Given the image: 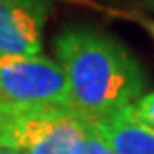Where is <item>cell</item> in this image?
I'll return each instance as SVG.
<instances>
[{
  "label": "cell",
  "mask_w": 154,
  "mask_h": 154,
  "mask_svg": "<svg viewBox=\"0 0 154 154\" xmlns=\"http://www.w3.org/2000/svg\"><path fill=\"white\" fill-rule=\"evenodd\" d=\"M56 54L68 82L70 106L86 118L110 116L142 96V66L112 36L88 26L66 28L56 38Z\"/></svg>",
  "instance_id": "obj_1"
},
{
  "label": "cell",
  "mask_w": 154,
  "mask_h": 154,
  "mask_svg": "<svg viewBox=\"0 0 154 154\" xmlns=\"http://www.w3.org/2000/svg\"><path fill=\"white\" fill-rule=\"evenodd\" d=\"M88 122L64 104L0 102V148L18 154H80Z\"/></svg>",
  "instance_id": "obj_2"
},
{
  "label": "cell",
  "mask_w": 154,
  "mask_h": 154,
  "mask_svg": "<svg viewBox=\"0 0 154 154\" xmlns=\"http://www.w3.org/2000/svg\"><path fill=\"white\" fill-rule=\"evenodd\" d=\"M0 102L70 106L68 82L62 66L40 54H0Z\"/></svg>",
  "instance_id": "obj_3"
},
{
  "label": "cell",
  "mask_w": 154,
  "mask_h": 154,
  "mask_svg": "<svg viewBox=\"0 0 154 154\" xmlns=\"http://www.w3.org/2000/svg\"><path fill=\"white\" fill-rule=\"evenodd\" d=\"M46 14V0H0V54H40Z\"/></svg>",
  "instance_id": "obj_4"
},
{
  "label": "cell",
  "mask_w": 154,
  "mask_h": 154,
  "mask_svg": "<svg viewBox=\"0 0 154 154\" xmlns=\"http://www.w3.org/2000/svg\"><path fill=\"white\" fill-rule=\"evenodd\" d=\"M90 122L118 154H154V128L140 122L132 106Z\"/></svg>",
  "instance_id": "obj_5"
},
{
  "label": "cell",
  "mask_w": 154,
  "mask_h": 154,
  "mask_svg": "<svg viewBox=\"0 0 154 154\" xmlns=\"http://www.w3.org/2000/svg\"><path fill=\"white\" fill-rule=\"evenodd\" d=\"M80 154H118L100 134L96 132V128L92 126V122H88L84 140H82V148Z\"/></svg>",
  "instance_id": "obj_6"
},
{
  "label": "cell",
  "mask_w": 154,
  "mask_h": 154,
  "mask_svg": "<svg viewBox=\"0 0 154 154\" xmlns=\"http://www.w3.org/2000/svg\"><path fill=\"white\" fill-rule=\"evenodd\" d=\"M132 112L140 122H144L146 126L154 128V92L142 94L136 102L132 104Z\"/></svg>",
  "instance_id": "obj_7"
},
{
  "label": "cell",
  "mask_w": 154,
  "mask_h": 154,
  "mask_svg": "<svg viewBox=\"0 0 154 154\" xmlns=\"http://www.w3.org/2000/svg\"><path fill=\"white\" fill-rule=\"evenodd\" d=\"M144 26H146V30L150 32V36L154 38V20H144Z\"/></svg>",
  "instance_id": "obj_8"
},
{
  "label": "cell",
  "mask_w": 154,
  "mask_h": 154,
  "mask_svg": "<svg viewBox=\"0 0 154 154\" xmlns=\"http://www.w3.org/2000/svg\"><path fill=\"white\" fill-rule=\"evenodd\" d=\"M0 154H18V152H12V150H4V148H0Z\"/></svg>",
  "instance_id": "obj_9"
},
{
  "label": "cell",
  "mask_w": 154,
  "mask_h": 154,
  "mask_svg": "<svg viewBox=\"0 0 154 154\" xmlns=\"http://www.w3.org/2000/svg\"><path fill=\"white\" fill-rule=\"evenodd\" d=\"M146 4H148L150 8H152V10H154V0H146Z\"/></svg>",
  "instance_id": "obj_10"
}]
</instances>
